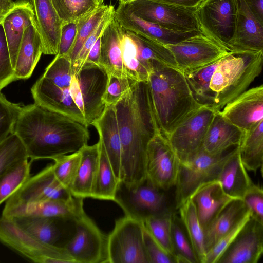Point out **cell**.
<instances>
[{
    "label": "cell",
    "instance_id": "14",
    "mask_svg": "<svg viewBox=\"0 0 263 263\" xmlns=\"http://www.w3.org/2000/svg\"><path fill=\"white\" fill-rule=\"evenodd\" d=\"M180 162L167 138L160 132L149 142L145 163L146 179L163 191L175 186Z\"/></svg>",
    "mask_w": 263,
    "mask_h": 263
},
{
    "label": "cell",
    "instance_id": "10",
    "mask_svg": "<svg viewBox=\"0 0 263 263\" xmlns=\"http://www.w3.org/2000/svg\"><path fill=\"white\" fill-rule=\"evenodd\" d=\"M164 191L153 185L146 179L132 186L120 181L114 201L122 208L125 216L143 222L150 216L168 210Z\"/></svg>",
    "mask_w": 263,
    "mask_h": 263
},
{
    "label": "cell",
    "instance_id": "59",
    "mask_svg": "<svg viewBox=\"0 0 263 263\" xmlns=\"http://www.w3.org/2000/svg\"><path fill=\"white\" fill-rule=\"evenodd\" d=\"M14 4L13 0H0V22Z\"/></svg>",
    "mask_w": 263,
    "mask_h": 263
},
{
    "label": "cell",
    "instance_id": "26",
    "mask_svg": "<svg viewBox=\"0 0 263 263\" xmlns=\"http://www.w3.org/2000/svg\"><path fill=\"white\" fill-rule=\"evenodd\" d=\"M245 132L217 111L203 140L201 149L210 155H218L240 145Z\"/></svg>",
    "mask_w": 263,
    "mask_h": 263
},
{
    "label": "cell",
    "instance_id": "1",
    "mask_svg": "<svg viewBox=\"0 0 263 263\" xmlns=\"http://www.w3.org/2000/svg\"><path fill=\"white\" fill-rule=\"evenodd\" d=\"M122 146L121 180L126 185L146 179L148 144L160 132L155 118L147 82H136L115 104Z\"/></svg>",
    "mask_w": 263,
    "mask_h": 263
},
{
    "label": "cell",
    "instance_id": "17",
    "mask_svg": "<svg viewBox=\"0 0 263 263\" xmlns=\"http://www.w3.org/2000/svg\"><path fill=\"white\" fill-rule=\"evenodd\" d=\"M84 199L73 197L69 200L54 199L4 207L2 216L48 217L74 221L85 212Z\"/></svg>",
    "mask_w": 263,
    "mask_h": 263
},
{
    "label": "cell",
    "instance_id": "52",
    "mask_svg": "<svg viewBox=\"0 0 263 263\" xmlns=\"http://www.w3.org/2000/svg\"><path fill=\"white\" fill-rule=\"evenodd\" d=\"M14 76L4 31L0 22V91L14 81Z\"/></svg>",
    "mask_w": 263,
    "mask_h": 263
},
{
    "label": "cell",
    "instance_id": "5",
    "mask_svg": "<svg viewBox=\"0 0 263 263\" xmlns=\"http://www.w3.org/2000/svg\"><path fill=\"white\" fill-rule=\"evenodd\" d=\"M238 146L214 155L201 149L189 162L180 163L175 185V209L191 198L200 186L217 180L224 164Z\"/></svg>",
    "mask_w": 263,
    "mask_h": 263
},
{
    "label": "cell",
    "instance_id": "36",
    "mask_svg": "<svg viewBox=\"0 0 263 263\" xmlns=\"http://www.w3.org/2000/svg\"><path fill=\"white\" fill-rule=\"evenodd\" d=\"M239 153L246 169L262 172L263 164V120L252 129L245 132L239 145Z\"/></svg>",
    "mask_w": 263,
    "mask_h": 263
},
{
    "label": "cell",
    "instance_id": "20",
    "mask_svg": "<svg viewBox=\"0 0 263 263\" xmlns=\"http://www.w3.org/2000/svg\"><path fill=\"white\" fill-rule=\"evenodd\" d=\"M69 87H60L42 76L31 87V92L37 105L87 125L84 116L72 99Z\"/></svg>",
    "mask_w": 263,
    "mask_h": 263
},
{
    "label": "cell",
    "instance_id": "27",
    "mask_svg": "<svg viewBox=\"0 0 263 263\" xmlns=\"http://www.w3.org/2000/svg\"><path fill=\"white\" fill-rule=\"evenodd\" d=\"M124 32L125 30L115 16L101 35L100 63L108 75L127 77L123 67L121 47Z\"/></svg>",
    "mask_w": 263,
    "mask_h": 263
},
{
    "label": "cell",
    "instance_id": "3",
    "mask_svg": "<svg viewBox=\"0 0 263 263\" xmlns=\"http://www.w3.org/2000/svg\"><path fill=\"white\" fill-rule=\"evenodd\" d=\"M147 83L159 129L166 138L202 106L195 100L183 72L177 68H153Z\"/></svg>",
    "mask_w": 263,
    "mask_h": 263
},
{
    "label": "cell",
    "instance_id": "9",
    "mask_svg": "<svg viewBox=\"0 0 263 263\" xmlns=\"http://www.w3.org/2000/svg\"><path fill=\"white\" fill-rule=\"evenodd\" d=\"M142 221L124 216L107 235L108 263H149Z\"/></svg>",
    "mask_w": 263,
    "mask_h": 263
},
{
    "label": "cell",
    "instance_id": "43",
    "mask_svg": "<svg viewBox=\"0 0 263 263\" xmlns=\"http://www.w3.org/2000/svg\"><path fill=\"white\" fill-rule=\"evenodd\" d=\"M51 1L62 25L69 22L78 21L95 10L100 6L95 0H51Z\"/></svg>",
    "mask_w": 263,
    "mask_h": 263
},
{
    "label": "cell",
    "instance_id": "51",
    "mask_svg": "<svg viewBox=\"0 0 263 263\" xmlns=\"http://www.w3.org/2000/svg\"><path fill=\"white\" fill-rule=\"evenodd\" d=\"M115 16V9L114 7L104 16L91 35L86 39L72 64V68L73 74L77 73L83 66L91 47L97 39L102 35L105 27Z\"/></svg>",
    "mask_w": 263,
    "mask_h": 263
},
{
    "label": "cell",
    "instance_id": "58",
    "mask_svg": "<svg viewBox=\"0 0 263 263\" xmlns=\"http://www.w3.org/2000/svg\"><path fill=\"white\" fill-rule=\"evenodd\" d=\"M245 1L257 18L263 23V0H245Z\"/></svg>",
    "mask_w": 263,
    "mask_h": 263
},
{
    "label": "cell",
    "instance_id": "13",
    "mask_svg": "<svg viewBox=\"0 0 263 263\" xmlns=\"http://www.w3.org/2000/svg\"><path fill=\"white\" fill-rule=\"evenodd\" d=\"M125 5L136 15L163 28L183 32L200 31L195 10L157 0H136Z\"/></svg>",
    "mask_w": 263,
    "mask_h": 263
},
{
    "label": "cell",
    "instance_id": "57",
    "mask_svg": "<svg viewBox=\"0 0 263 263\" xmlns=\"http://www.w3.org/2000/svg\"><path fill=\"white\" fill-rule=\"evenodd\" d=\"M176 6L195 10L205 0H157Z\"/></svg>",
    "mask_w": 263,
    "mask_h": 263
},
{
    "label": "cell",
    "instance_id": "55",
    "mask_svg": "<svg viewBox=\"0 0 263 263\" xmlns=\"http://www.w3.org/2000/svg\"><path fill=\"white\" fill-rule=\"evenodd\" d=\"M78 21L69 22L62 25L59 46L57 55H68L76 40Z\"/></svg>",
    "mask_w": 263,
    "mask_h": 263
},
{
    "label": "cell",
    "instance_id": "44",
    "mask_svg": "<svg viewBox=\"0 0 263 263\" xmlns=\"http://www.w3.org/2000/svg\"><path fill=\"white\" fill-rule=\"evenodd\" d=\"M171 231L176 263H199L180 218L175 213Z\"/></svg>",
    "mask_w": 263,
    "mask_h": 263
},
{
    "label": "cell",
    "instance_id": "53",
    "mask_svg": "<svg viewBox=\"0 0 263 263\" xmlns=\"http://www.w3.org/2000/svg\"><path fill=\"white\" fill-rule=\"evenodd\" d=\"M252 218L263 224V190L261 186L254 184L242 199Z\"/></svg>",
    "mask_w": 263,
    "mask_h": 263
},
{
    "label": "cell",
    "instance_id": "2",
    "mask_svg": "<svg viewBox=\"0 0 263 263\" xmlns=\"http://www.w3.org/2000/svg\"><path fill=\"white\" fill-rule=\"evenodd\" d=\"M88 127L34 103L22 106L14 133L23 142L32 162L80 151L88 144Z\"/></svg>",
    "mask_w": 263,
    "mask_h": 263
},
{
    "label": "cell",
    "instance_id": "21",
    "mask_svg": "<svg viewBox=\"0 0 263 263\" xmlns=\"http://www.w3.org/2000/svg\"><path fill=\"white\" fill-rule=\"evenodd\" d=\"M115 17L127 31L158 42L164 45L178 43L201 33L200 31L178 32L163 28L134 14L126 5L119 3L115 10Z\"/></svg>",
    "mask_w": 263,
    "mask_h": 263
},
{
    "label": "cell",
    "instance_id": "38",
    "mask_svg": "<svg viewBox=\"0 0 263 263\" xmlns=\"http://www.w3.org/2000/svg\"><path fill=\"white\" fill-rule=\"evenodd\" d=\"M99 165L91 197L114 201L119 181L115 176L104 146L99 138Z\"/></svg>",
    "mask_w": 263,
    "mask_h": 263
},
{
    "label": "cell",
    "instance_id": "39",
    "mask_svg": "<svg viewBox=\"0 0 263 263\" xmlns=\"http://www.w3.org/2000/svg\"><path fill=\"white\" fill-rule=\"evenodd\" d=\"M29 159L15 163L0 175V205L6 201L30 177Z\"/></svg>",
    "mask_w": 263,
    "mask_h": 263
},
{
    "label": "cell",
    "instance_id": "15",
    "mask_svg": "<svg viewBox=\"0 0 263 263\" xmlns=\"http://www.w3.org/2000/svg\"><path fill=\"white\" fill-rule=\"evenodd\" d=\"M73 196L57 179L52 164L31 176L6 201L5 208L49 200H69Z\"/></svg>",
    "mask_w": 263,
    "mask_h": 263
},
{
    "label": "cell",
    "instance_id": "49",
    "mask_svg": "<svg viewBox=\"0 0 263 263\" xmlns=\"http://www.w3.org/2000/svg\"><path fill=\"white\" fill-rule=\"evenodd\" d=\"M136 82L127 77L108 75L106 87L102 97L105 106H115Z\"/></svg>",
    "mask_w": 263,
    "mask_h": 263
},
{
    "label": "cell",
    "instance_id": "32",
    "mask_svg": "<svg viewBox=\"0 0 263 263\" xmlns=\"http://www.w3.org/2000/svg\"><path fill=\"white\" fill-rule=\"evenodd\" d=\"M43 53V45L36 23L25 31L17 52L14 76L16 80L30 78Z\"/></svg>",
    "mask_w": 263,
    "mask_h": 263
},
{
    "label": "cell",
    "instance_id": "12",
    "mask_svg": "<svg viewBox=\"0 0 263 263\" xmlns=\"http://www.w3.org/2000/svg\"><path fill=\"white\" fill-rule=\"evenodd\" d=\"M74 223V233L63 247L75 262L108 263L107 235L85 212Z\"/></svg>",
    "mask_w": 263,
    "mask_h": 263
},
{
    "label": "cell",
    "instance_id": "30",
    "mask_svg": "<svg viewBox=\"0 0 263 263\" xmlns=\"http://www.w3.org/2000/svg\"><path fill=\"white\" fill-rule=\"evenodd\" d=\"M81 158L76 175L69 190L72 196L90 198L99 165V143L88 144L80 150Z\"/></svg>",
    "mask_w": 263,
    "mask_h": 263
},
{
    "label": "cell",
    "instance_id": "7",
    "mask_svg": "<svg viewBox=\"0 0 263 263\" xmlns=\"http://www.w3.org/2000/svg\"><path fill=\"white\" fill-rule=\"evenodd\" d=\"M108 74L101 66L84 64L72 76L69 91L75 104L88 126L102 114L105 106L102 101Z\"/></svg>",
    "mask_w": 263,
    "mask_h": 263
},
{
    "label": "cell",
    "instance_id": "61",
    "mask_svg": "<svg viewBox=\"0 0 263 263\" xmlns=\"http://www.w3.org/2000/svg\"><path fill=\"white\" fill-rule=\"evenodd\" d=\"M99 5L102 4L104 2V0H95Z\"/></svg>",
    "mask_w": 263,
    "mask_h": 263
},
{
    "label": "cell",
    "instance_id": "6",
    "mask_svg": "<svg viewBox=\"0 0 263 263\" xmlns=\"http://www.w3.org/2000/svg\"><path fill=\"white\" fill-rule=\"evenodd\" d=\"M0 241L29 260L38 263H76L64 247L45 243L11 219L0 218Z\"/></svg>",
    "mask_w": 263,
    "mask_h": 263
},
{
    "label": "cell",
    "instance_id": "48",
    "mask_svg": "<svg viewBox=\"0 0 263 263\" xmlns=\"http://www.w3.org/2000/svg\"><path fill=\"white\" fill-rule=\"evenodd\" d=\"M22 106L8 101L0 91V143L14 133Z\"/></svg>",
    "mask_w": 263,
    "mask_h": 263
},
{
    "label": "cell",
    "instance_id": "4",
    "mask_svg": "<svg viewBox=\"0 0 263 263\" xmlns=\"http://www.w3.org/2000/svg\"><path fill=\"white\" fill-rule=\"evenodd\" d=\"M262 61L263 51L253 53L231 52L221 58L210 83L214 97L212 107L220 111L227 103L247 90L260 74Z\"/></svg>",
    "mask_w": 263,
    "mask_h": 263
},
{
    "label": "cell",
    "instance_id": "29",
    "mask_svg": "<svg viewBox=\"0 0 263 263\" xmlns=\"http://www.w3.org/2000/svg\"><path fill=\"white\" fill-rule=\"evenodd\" d=\"M217 180L223 192L234 199H242L254 184L242 163L239 146L224 164Z\"/></svg>",
    "mask_w": 263,
    "mask_h": 263
},
{
    "label": "cell",
    "instance_id": "56",
    "mask_svg": "<svg viewBox=\"0 0 263 263\" xmlns=\"http://www.w3.org/2000/svg\"><path fill=\"white\" fill-rule=\"evenodd\" d=\"M101 35L97 39V40L91 47L84 64H88L101 66L100 63L101 52Z\"/></svg>",
    "mask_w": 263,
    "mask_h": 263
},
{
    "label": "cell",
    "instance_id": "46",
    "mask_svg": "<svg viewBox=\"0 0 263 263\" xmlns=\"http://www.w3.org/2000/svg\"><path fill=\"white\" fill-rule=\"evenodd\" d=\"M72 66L68 55H55L42 76L60 87H69L73 75Z\"/></svg>",
    "mask_w": 263,
    "mask_h": 263
},
{
    "label": "cell",
    "instance_id": "34",
    "mask_svg": "<svg viewBox=\"0 0 263 263\" xmlns=\"http://www.w3.org/2000/svg\"><path fill=\"white\" fill-rule=\"evenodd\" d=\"M177 210L180 219L199 263H205L204 232L200 224L194 201L191 198L188 199Z\"/></svg>",
    "mask_w": 263,
    "mask_h": 263
},
{
    "label": "cell",
    "instance_id": "50",
    "mask_svg": "<svg viewBox=\"0 0 263 263\" xmlns=\"http://www.w3.org/2000/svg\"><path fill=\"white\" fill-rule=\"evenodd\" d=\"M249 211L245 217L206 253L205 263H217L220 257L233 242L251 218Z\"/></svg>",
    "mask_w": 263,
    "mask_h": 263
},
{
    "label": "cell",
    "instance_id": "47",
    "mask_svg": "<svg viewBox=\"0 0 263 263\" xmlns=\"http://www.w3.org/2000/svg\"><path fill=\"white\" fill-rule=\"evenodd\" d=\"M29 159L26 147L14 133L0 143V175L15 163Z\"/></svg>",
    "mask_w": 263,
    "mask_h": 263
},
{
    "label": "cell",
    "instance_id": "11",
    "mask_svg": "<svg viewBox=\"0 0 263 263\" xmlns=\"http://www.w3.org/2000/svg\"><path fill=\"white\" fill-rule=\"evenodd\" d=\"M212 107L202 106L180 123L166 137L180 163L189 162L199 151L216 112Z\"/></svg>",
    "mask_w": 263,
    "mask_h": 263
},
{
    "label": "cell",
    "instance_id": "28",
    "mask_svg": "<svg viewBox=\"0 0 263 263\" xmlns=\"http://www.w3.org/2000/svg\"><path fill=\"white\" fill-rule=\"evenodd\" d=\"M191 199L195 204L198 219L203 230L234 199L223 192L217 180L200 186Z\"/></svg>",
    "mask_w": 263,
    "mask_h": 263
},
{
    "label": "cell",
    "instance_id": "8",
    "mask_svg": "<svg viewBox=\"0 0 263 263\" xmlns=\"http://www.w3.org/2000/svg\"><path fill=\"white\" fill-rule=\"evenodd\" d=\"M237 10V0H205L194 13L201 33L231 51Z\"/></svg>",
    "mask_w": 263,
    "mask_h": 263
},
{
    "label": "cell",
    "instance_id": "16",
    "mask_svg": "<svg viewBox=\"0 0 263 263\" xmlns=\"http://www.w3.org/2000/svg\"><path fill=\"white\" fill-rule=\"evenodd\" d=\"M165 46L173 54L177 68L181 71L211 63L231 52L201 33Z\"/></svg>",
    "mask_w": 263,
    "mask_h": 263
},
{
    "label": "cell",
    "instance_id": "31",
    "mask_svg": "<svg viewBox=\"0 0 263 263\" xmlns=\"http://www.w3.org/2000/svg\"><path fill=\"white\" fill-rule=\"evenodd\" d=\"M248 212L242 199H234L230 202L203 230L206 253L233 229Z\"/></svg>",
    "mask_w": 263,
    "mask_h": 263
},
{
    "label": "cell",
    "instance_id": "41",
    "mask_svg": "<svg viewBox=\"0 0 263 263\" xmlns=\"http://www.w3.org/2000/svg\"><path fill=\"white\" fill-rule=\"evenodd\" d=\"M173 213L168 210L160 215L148 217L143 223L154 238L175 260L171 231Z\"/></svg>",
    "mask_w": 263,
    "mask_h": 263
},
{
    "label": "cell",
    "instance_id": "19",
    "mask_svg": "<svg viewBox=\"0 0 263 263\" xmlns=\"http://www.w3.org/2000/svg\"><path fill=\"white\" fill-rule=\"evenodd\" d=\"M263 253V224L251 217L217 263H257Z\"/></svg>",
    "mask_w": 263,
    "mask_h": 263
},
{
    "label": "cell",
    "instance_id": "25",
    "mask_svg": "<svg viewBox=\"0 0 263 263\" xmlns=\"http://www.w3.org/2000/svg\"><path fill=\"white\" fill-rule=\"evenodd\" d=\"M91 125L97 129L115 176L121 181L122 146L115 106L105 107Z\"/></svg>",
    "mask_w": 263,
    "mask_h": 263
},
{
    "label": "cell",
    "instance_id": "40",
    "mask_svg": "<svg viewBox=\"0 0 263 263\" xmlns=\"http://www.w3.org/2000/svg\"><path fill=\"white\" fill-rule=\"evenodd\" d=\"M126 76L137 82L148 81L149 72L141 63L135 41L125 30L121 42Z\"/></svg>",
    "mask_w": 263,
    "mask_h": 263
},
{
    "label": "cell",
    "instance_id": "23",
    "mask_svg": "<svg viewBox=\"0 0 263 263\" xmlns=\"http://www.w3.org/2000/svg\"><path fill=\"white\" fill-rule=\"evenodd\" d=\"M7 41L12 67L25 31L35 23L32 6L29 0H18L1 22Z\"/></svg>",
    "mask_w": 263,
    "mask_h": 263
},
{
    "label": "cell",
    "instance_id": "22",
    "mask_svg": "<svg viewBox=\"0 0 263 263\" xmlns=\"http://www.w3.org/2000/svg\"><path fill=\"white\" fill-rule=\"evenodd\" d=\"M237 17L231 52L263 51V23L252 13L245 0H237Z\"/></svg>",
    "mask_w": 263,
    "mask_h": 263
},
{
    "label": "cell",
    "instance_id": "42",
    "mask_svg": "<svg viewBox=\"0 0 263 263\" xmlns=\"http://www.w3.org/2000/svg\"><path fill=\"white\" fill-rule=\"evenodd\" d=\"M114 7L101 5L95 10L78 21L77 32L74 44L68 54L72 65L86 39L99 25L104 16Z\"/></svg>",
    "mask_w": 263,
    "mask_h": 263
},
{
    "label": "cell",
    "instance_id": "33",
    "mask_svg": "<svg viewBox=\"0 0 263 263\" xmlns=\"http://www.w3.org/2000/svg\"><path fill=\"white\" fill-rule=\"evenodd\" d=\"M125 31L135 41L140 60L149 73L152 69L156 66L177 68L173 54L165 45L130 31Z\"/></svg>",
    "mask_w": 263,
    "mask_h": 263
},
{
    "label": "cell",
    "instance_id": "24",
    "mask_svg": "<svg viewBox=\"0 0 263 263\" xmlns=\"http://www.w3.org/2000/svg\"><path fill=\"white\" fill-rule=\"evenodd\" d=\"M35 15L36 25L43 45V53L57 55L62 22L51 0H29Z\"/></svg>",
    "mask_w": 263,
    "mask_h": 263
},
{
    "label": "cell",
    "instance_id": "37",
    "mask_svg": "<svg viewBox=\"0 0 263 263\" xmlns=\"http://www.w3.org/2000/svg\"><path fill=\"white\" fill-rule=\"evenodd\" d=\"M220 59L200 67L182 71L194 97L202 106L213 105L214 97L210 83Z\"/></svg>",
    "mask_w": 263,
    "mask_h": 263
},
{
    "label": "cell",
    "instance_id": "45",
    "mask_svg": "<svg viewBox=\"0 0 263 263\" xmlns=\"http://www.w3.org/2000/svg\"><path fill=\"white\" fill-rule=\"evenodd\" d=\"M81 158V153L79 151L52 159L54 161L52 168L55 178L68 190L76 175Z\"/></svg>",
    "mask_w": 263,
    "mask_h": 263
},
{
    "label": "cell",
    "instance_id": "35",
    "mask_svg": "<svg viewBox=\"0 0 263 263\" xmlns=\"http://www.w3.org/2000/svg\"><path fill=\"white\" fill-rule=\"evenodd\" d=\"M11 219L34 238L49 245L61 247L59 242L63 234L59 222L62 219L35 217H19Z\"/></svg>",
    "mask_w": 263,
    "mask_h": 263
},
{
    "label": "cell",
    "instance_id": "54",
    "mask_svg": "<svg viewBox=\"0 0 263 263\" xmlns=\"http://www.w3.org/2000/svg\"><path fill=\"white\" fill-rule=\"evenodd\" d=\"M143 238L149 263H176L174 258L160 245L144 227Z\"/></svg>",
    "mask_w": 263,
    "mask_h": 263
},
{
    "label": "cell",
    "instance_id": "18",
    "mask_svg": "<svg viewBox=\"0 0 263 263\" xmlns=\"http://www.w3.org/2000/svg\"><path fill=\"white\" fill-rule=\"evenodd\" d=\"M230 123L243 131L263 120V85L246 90L220 111Z\"/></svg>",
    "mask_w": 263,
    "mask_h": 263
},
{
    "label": "cell",
    "instance_id": "60",
    "mask_svg": "<svg viewBox=\"0 0 263 263\" xmlns=\"http://www.w3.org/2000/svg\"><path fill=\"white\" fill-rule=\"evenodd\" d=\"M136 0H119V3L126 4H128L132 1H134Z\"/></svg>",
    "mask_w": 263,
    "mask_h": 263
}]
</instances>
